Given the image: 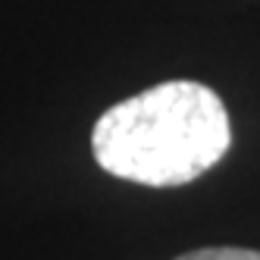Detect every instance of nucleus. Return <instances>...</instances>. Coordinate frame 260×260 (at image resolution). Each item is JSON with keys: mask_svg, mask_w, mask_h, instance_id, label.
I'll return each mask as SVG.
<instances>
[{"mask_svg": "<svg viewBox=\"0 0 260 260\" xmlns=\"http://www.w3.org/2000/svg\"><path fill=\"white\" fill-rule=\"evenodd\" d=\"M232 122L213 88L176 79L113 104L94 122L91 151L104 173L147 188L201 179L226 157Z\"/></svg>", "mask_w": 260, "mask_h": 260, "instance_id": "f257e3e1", "label": "nucleus"}, {"mask_svg": "<svg viewBox=\"0 0 260 260\" xmlns=\"http://www.w3.org/2000/svg\"><path fill=\"white\" fill-rule=\"evenodd\" d=\"M176 260H260V251H251V248H198L188 254H179Z\"/></svg>", "mask_w": 260, "mask_h": 260, "instance_id": "f03ea898", "label": "nucleus"}]
</instances>
